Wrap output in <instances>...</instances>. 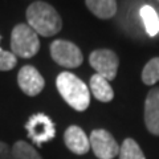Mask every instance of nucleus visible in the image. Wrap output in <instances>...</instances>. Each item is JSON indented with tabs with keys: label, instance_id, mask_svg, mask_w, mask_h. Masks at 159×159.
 <instances>
[{
	"label": "nucleus",
	"instance_id": "obj_15",
	"mask_svg": "<svg viewBox=\"0 0 159 159\" xmlns=\"http://www.w3.org/2000/svg\"><path fill=\"white\" fill-rule=\"evenodd\" d=\"M13 159H43L34 147L24 141H17L12 147Z\"/></svg>",
	"mask_w": 159,
	"mask_h": 159
},
{
	"label": "nucleus",
	"instance_id": "obj_3",
	"mask_svg": "<svg viewBox=\"0 0 159 159\" xmlns=\"http://www.w3.org/2000/svg\"><path fill=\"white\" fill-rule=\"evenodd\" d=\"M12 53L17 57H33L40 49L39 36L28 24H19L13 28L11 34Z\"/></svg>",
	"mask_w": 159,
	"mask_h": 159
},
{
	"label": "nucleus",
	"instance_id": "obj_12",
	"mask_svg": "<svg viewBox=\"0 0 159 159\" xmlns=\"http://www.w3.org/2000/svg\"><path fill=\"white\" fill-rule=\"evenodd\" d=\"M86 7L99 19H111L117 13L116 0H85Z\"/></svg>",
	"mask_w": 159,
	"mask_h": 159
},
{
	"label": "nucleus",
	"instance_id": "obj_6",
	"mask_svg": "<svg viewBox=\"0 0 159 159\" xmlns=\"http://www.w3.org/2000/svg\"><path fill=\"white\" fill-rule=\"evenodd\" d=\"M89 62L96 70V74H99L107 81L116 78L119 60L117 54L110 49H98L92 52L89 56Z\"/></svg>",
	"mask_w": 159,
	"mask_h": 159
},
{
	"label": "nucleus",
	"instance_id": "obj_4",
	"mask_svg": "<svg viewBox=\"0 0 159 159\" xmlns=\"http://www.w3.org/2000/svg\"><path fill=\"white\" fill-rule=\"evenodd\" d=\"M25 129L28 131V137L37 146H41L43 143L52 141L56 135L53 121L44 113L33 114L25 123Z\"/></svg>",
	"mask_w": 159,
	"mask_h": 159
},
{
	"label": "nucleus",
	"instance_id": "obj_20",
	"mask_svg": "<svg viewBox=\"0 0 159 159\" xmlns=\"http://www.w3.org/2000/svg\"><path fill=\"white\" fill-rule=\"evenodd\" d=\"M158 2H159V0H158Z\"/></svg>",
	"mask_w": 159,
	"mask_h": 159
},
{
	"label": "nucleus",
	"instance_id": "obj_18",
	"mask_svg": "<svg viewBox=\"0 0 159 159\" xmlns=\"http://www.w3.org/2000/svg\"><path fill=\"white\" fill-rule=\"evenodd\" d=\"M0 159H13L12 150L4 142H0Z\"/></svg>",
	"mask_w": 159,
	"mask_h": 159
},
{
	"label": "nucleus",
	"instance_id": "obj_17",
	"mask_svg": "<svg viewBox=\"0 0 159 159\" xmlns=\"http://www.w3.org/2000/svg\"><path fill=\"white\" fill-rule=\"evenodd\" d=\"M17 58L12 52H7L0 48V70H11L16 66Z\"/></svg>",
	"mask_w": 159,
	"mask_h": 159
},
{
	"label": "nucleus",
	"instance_id": "obj_1",
	"mask_svg": "<svg viewBox=\"0 0 159 159\" xmlns=\"http://www.w3.org/2000/svg\"><path fill=\"white\" fill-rule=\"evenodd\" d=\"M28 25L44 37L53 36L62 28V20L52 6L44 2L32 3L27 9Z\"/></svg>",
	"mask_w": 159,
	"mask_h": 159
},
{
	"label": "nucleus",
	"instance_id": "obj_14",
	"mask_svg": "<svg viewBox=\"0 0 159 159\" xmlns=\"http://www.w3.org/2000/svg\"><path fill=\"white\" fill-rule=\"evenodd\" d=\"M118 155L119 159H146L139 145L131 138H127L123 141L122 146L119 147Z\"/></svg>",
	"mask_w": 159,
	"mask_h": 159
},
{
	"label": "nucleus",
	"instance_id": "obj_13",
	"mask_svg": "<svg viewBox=\"0 0 159 159\" xmlns=\"http://www.w3.org/2000/svg\"><path fill=\"white\" fill-rule=\"evenodd\" d=\"M141 17L145 23L148 36H155L159 32V16L151 6H143L141 8Z\"/></svg>",
	"mask_w": 159,
	"mask_h": 159
},
{
	"label": "nucleus",
	"instance_id": "obj_19",
	"mask_svg": "<svg viewBox=\"0 0 159 159\" xmlns=\"http://www.w3.org/2000/svg\"><path fill=\"white\" fill-rule=\"evenodd\" d=\"M0 39H2V37H0Z\"/></svg>",
	"mask_w": 159,
	"mask_h": 159
},
{
	"label": "nucleus",
	"instance_id": "obj_16",
	"mask_svg": "<svg viewBox=\"0 0 159 159\" xmlns=\"http://www.w3.org/2000/svg\"><path fill=\"white\" fill-rule=\"evenodd\" d=\"M142 81L146 85H154L159 81V57L151 58L142 70Z\"/></svg>",
	"mask_w": 159,
	"mask_h": 159
},
{
	"label": "nucleus",
	"instance_id": "obj_11",
	"mask_svg": "<svg viewBox=\"0 0 159 159\" xmlns=\"http://www.w3.org/2000/svg\"><path fill=\"white\" fill-rule=\"evenodd\" d=\"M90 90L93 96L101 102H110L114 97L113 88L107 80L101 77L99 74H94L90 78Z\"/></svg>",
	"mask_w": 159,
	"mask_h": 159
},
{
	"label": "nucleus",
	"instance_id": "obj_7",
	"mask_svg": "<svg viewBox=\"0 0 159 159\" xmlns=\"http://www.w3.org/2000/svg\"><path fill=\"white\" fill-rule=\"evenodd\" d=\"M90 147L98 159H113L119 154V146L109 131L103 129L93 130L89 137Z\"/></svg>",
	"mask_w": 159,
	"mask_h": 159
},
{
	"label": "nucleus",
	"instance_id": "obj_2",
	"mask_svg": "<svg viewBox=\"0 0 159 159\" xmlns=\"http://www.w3.org/2000/svg\"><path fill=\"white\" fill-rule=\"evenodd\" d=\"M56 86L61 97L74 110L84 111L90 103V92L82 80L70 72H62L56 80Z\"/></svg>",
	"mask_w": 159,
	"mask_h": 159
},
{
	"label": "nucleus",
	"instance_id": "obj_9",
	"mask_svg": "<svg viewBox=\"0 0 159 159\" xmlns=\"http://www.w3.org/2000/svg\"><path fill=\"white\" fill-rule=\"evenodd\" d=\"M145 123L151 134L159 135V88L151 89L146 97Z\"/></svg>",
	"mask_w": 159,
	"mask_h": 159
},
{
	"label": "nucleus",
	"instance_id": "obj_8",
	"mask_svg": "<svg viewBox=\"0 0 159 159\" xmlns=\"http://www.w3.org/2000/svg\"><path fill=\"white\" fill-rule=\"evenodd\" d=\"M17 84L20 89L27 94V96H37L44 89L45 81L43 76L39 73V70L34 66L25 65L20 69L17 74Z\"/></svg>",
	"mask_w": 159,
	"mask_h": 159
},
{
	"label": "nucleus",
	"instance_id": "obj_10",
	"mask_svg": "<svg viewBox=\"0 0 159 159\" xmlns=\"http://www.w3.org/2000/svg\"><path fill=\"white\" fill-rule=\"evenodd\" d=\"M64 141L69 150L77 155H84L90 150L89 138L86 137L85 131L78 126H69L64 134Z\"/></svg>",
	"mask_w": 159,
	"mask_h": 159
},
{
	"label": "nucleus",
	"instance_id": "obj_5",
	"mask_svg": "<svg viewBox=\"0 0 159 159\" xmlns=\"http://www.w3.org/2000/svg\"><path fill=\"white\" fill-rule=\"evenodd\" d=\"M51 56L64 68H77L84 60L80 48L66 40H54L51 44Z\"/></svg>",
	"mask_w": 159,
	"mask_h": 159
}]
</instances>
